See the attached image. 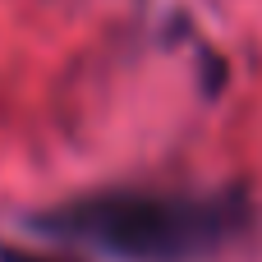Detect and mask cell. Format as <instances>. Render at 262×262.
Listing matches in <instances>:
<instances>
[{
    "mask_svg": "<svg viewBox=\"0 0 262 262\" xmlns=\"http://www.w3.org/2000/svg\"><path fill=\"white\" fill-rule=\"evenodd\" d=\"M244 203L230 193L106 189L41 212L46 239L78 244L115 262H203L244 230Z\"/></svg>",
    "mask_w": 262,
    "mask_h": 262,
    "instance_id": "1",
    "label": "cell"
},
{
    "mask_svg": "<svg viewBox=\"0 0 262 262\" xmlns=\"http://www.w3.org/2000/svg\"><path fill=\"white\" fill-rule=\"evenodd\" d=\"M5 262H55V258H41V253H14V249H5Z\"/></svg>",
    "mask_w": 262,
    "mask_h": 262,
    "instance_id": "2",
    "label": "cell"
}]
</instances>
